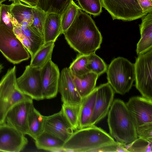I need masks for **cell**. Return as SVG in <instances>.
Wrapping results in <instances>:
<instances>
[{
	"label": "cell",
	"mask_w": 152,
	"mask_h": 152,
	"mask_svg": "<svg viewBox=\"0 0 152 152\" xmlns=\"http://www.w3.org/2000/svg\"><path fill=\"white\" fill-rule=\"evenodd\" d=\"M16 86L22 93L32 99H44L41 76V68L26 66L23 74L16 79Z\"/></svg>",
	"instance_id": "10"
},
{
	"label": "cell",
	"mask_w": 152,
	"mask_h": 152,
	"mask_svg": "<svg viewBox=\"0 0 152 152\" xmlns=\"http://www.w3.org/2000/svg\"><path fill=\"white\" fill-rule=\"evenodd\" d=\"M96 95V88L83 98L80 104L77 129L90 126Z\"/></svg>",
	"instance_id": "19"
},
{
	"label": "cell",
	"mask_w": 152,
	"mask_h": 152,
	"mask_svg": "<svg viewBox=\"0 0 152 152\" xmlns=\"http://www.w3.org/2000/svg\"><path fill=\"white\" fill-rule=\"evenodd\" d=\"M62 34L61 15L53 13L47 14L43 28L45 43L55 42Z\"/></svg>",
	"instance_id": "20"
},
{
	"label": "cell",
	"mask_w": 152,
	"mask_h": 152,
	"mask_svg": "<svg viewBox=\"0 0 152 152\" xmlns=\"http://www.w3.org/2000/svg\"><path fill=\"white\" fill-rule=\"evenodd\" d=\"M134 64L135 86L142 96L152 100V49L138 56Z\"/></svg>",
	"instance_id": "8"
},
{
	"label": "cell",
	"mask_w": 152,
	"mask_h": 152,
	"mask_svg": "<svg viewBox=\"0 0 152 152\" xmlns=\"http://www.w3.org/2000/svg\"><path fill=\"white\" fill-rule=\"evenodd\" d=\"M141 18L142 22L139 25L141 37L136 49L138 56L152 49V13Z\"/></svg>",
	"instance_id": "18"
},
{
	"label": "cell",
	"mask_w": 152,
	"mask_h": 152,
	"mask_svg": "<svg viewBox=\"0 0 152 152\" xmlns=\"http://www.w3.org/2000/svg\"><path fill=\"white\" fill-rule=\"evenodd\" d=\"M14 32L30 53L31 58L45 43L43 37L35 31L30 26L23 30L14 27Z\"/></svg>",
	"instance_id": "17"
},
{
	"label": "cell",
	"mask_w": 152,
	"mask_h": 152,
	"mask_svg": "<svg viewBox=\"0 0 152 152\" xmlns=\"http://www.w3.org/2000/svg\"><path fill=\"white\" fill-rule=\"evenodd\" d=\"M73 131L61 109L51 115L44 116V131L64 142L73 133Z\"/></svg>",
	"instance_id": "14"
},
{
	"label": "cell",
	"mask_w": 152,
	"mask_h": 152,
	"mask_svg": "<svg viewBox=\"0 0 152 152\" xmlns=\"http://www.w3.org/2000/svg\"><path fill=\"white\" fill-rule=\"evenodd\" d=\"M115 142L110 134L94 125L76 130L64 142L62 150L64 151L96 152Z\"/></svg>",
	"instance_id": "3"
},
{
	"label": "cell",
	"mask_w": 152,
	"mask_h": 152,
	"mask_svg": "<svg viewBox=\"0 0 152 152\" xmlns=\"http://www.w3.org/2000/svg\"><path fill=\"white\" fill-rule=\"evenodd\" d=\"M25 135L6 123L0 124V151H20L28 142Z\"/></svg>",
	"instance_id": "12"
},
{
	"label": "cell",
	"mask_w": 152,
	"mask_h": 152,
	"mask_svg": "<svg viewBox=\"0 0 152 152\" xmlns=\"http://www.w3.org/2000/svg\"><path fill=\"white\" fill-rule=\"evenodd\" d=\"M60 74L57 65L51 59L41 68L42 96L44 99L56 97L58 92Z\"/></svg>",
	"instance_id": "13"
},
{
	"label": "cell",
	"mask_w": 152,
	"mask_h": 152,
	"mask_svg": "<svg viewBox=\"0 0 152 152\" xmlns=\"http://www.w3.org/2000/svg\"><path fill=\"white\" fill-rule=\"evenodd\" d=\"M58 91L61 95L63 104L73 105L80 104L82 98L77 91L68 68H64L61 71Z\"/></svg>",
	"instance_id": "15"
},
{
	"label": "cell",
	"mask_w": 152,
	"mask_h": 152,
	"mask_svg": "<svg viewBox=\"0 0 152 152\" xmlns=\"http://www.w3.org/2000/svg\"><path fill=\"white\" fill-rule=\"evenodd\" d=\"M72 0H38V8L47 14L53 13L60 15L68 7Z\"/></svg>",
	"instance_id": "25"
},
{
	"label": "cell",
	"mask_w": 152,
	"mask_h": 152,
	"mask_svg": "<svg viewBox=\"0 0 152 152\" xmlns=\"http://www.w3.org/2000/svg\"><path fill=\"white\" fill-rule=\"evenodd\" d=\"M34 140L35 145L38 149L50 151H63L64 142L44 131Z\"/></svg>",
	"instance_id": "23"
},
{
	"label": "cell",
	"mask_w": 152,
	"mask_h": 152,
	"mask_svg": "<svg viewBox=\"0 0 152 152\" xmlns=\"http://www.w3.org/2000/svg\"><path fill=\"white\" fill-rule=\"evenodd\" d=\"M81 9L77 5L73 0H72L69 6L61 15L62 34H63L71 25L78 11Z\"/></svg>",
	"instance_id": "27"
},
{
	"label": "cell",
	"mask_w": 152,
	"mask_h": 152,
	"mask_svg": "<svg viewBox=\"0 0 152 152\" xmlns=\"http://www.w3.org/2000/svg\"><path fill=\"white\" fill-rule=\"evenodd\" d=\"M138 137L152 142V100L142 96L131 97L126 103Z\"/></svg>",
	"instance_id": "5"
},
{
	"label": "cell",
	"mask_w": 152,
	"mask_h": 152,
	"mask_svg": "<svg viewBox=\"0 0 152 152\" xmlns=\"http://www.w3.org/2000/svg\"><path fill=\"white\" fill-rule=\"evenodd\" d=\"M16 67L7 71L0 81V125L5 123L9 110L16 104L24 101L33 102L29 96L17 88Z\"/></svg>",
	"instance_id": "6"
},
{
	"label": "cell",
	"mask_w": 152,
	"mask_h": 152,
	"mask_svg": "<svg viewBox=\"0 0 152 152\" xmlns=\"http://www.w3.org/2000/svg\"><path fill=\"white\" fill-rule=\"evenodd\" d=\"M72 77L81 98L85 97L95 88L99 76L90 72L81 76H77L71 72Z\"/></svg>",
	"instance_id": "21"
},
{
	"label": "cell",
	"mask_w": 152,
	"mask_h": 152,
	"mask_svg": "<svg viewBox=\"0 0 152 152\" xmlns=\"http://www.w3.org/2000/svg\"><path fill=\"white\" fill-rule=\"evenodd\" d=\"M102 7L111 15L113 20L131 21L141 18L143 12L137 0H101Z\"/></svg>",
	"instance_id": "9"
},
{
	"label": "cell",
	"mask_w": 152,
	"mask_h": 152,
	"mask_svg": "<svg viewBox=\"0 0 152 152\" xmlns=\"http://www.w3.org/2000/svg\"><path fill=\"white\" fill-rule=\"evenodd\" d=\"M63 34L70 46L79 53L88 55L100 48L102 34L90 16L79 10L74 21Z\"/></svg>",
	"instance_id": "1"
},
{
	"label": "cell",
	"mask_w": 152,
	"mask_h": 152,
	"mask_svg": "<svg viewBox=\"0 0 152 152\" xmlns=\"http://www.w3.org/2000/svg\"><path fill=\"white\" fill-rule=\"evenodd\" d=\"M88 55L79 53L68 68L72 73L81 76L91 72L87 67Z\"/></svg>",
	"instance_id": "28"
},
{
	"label": "cell",
	"mask_w": 152,
	"mask_h": 152,
	"mask_svg": "<svg viewBox=\"0 0 152 152\" xmlns=\"http://www.w3.org/2000/svg\"><path fill=\"white\" fill-rule=\"evenodd\" d=\"M32 103L33 102L24 101L15 105L8 112L5 123L24 134H27L28 114Z\"/></svg>",
	"instance_id": "16"
},
{
	"label": "cell",
	"mask_w": 152,
	"mask_h": 152,
	"mask_svg": "<svg viewBox=\"0 0 152 152\" xmlns=\"http://www.w3.org/2000/svg\"><path fill=\"white\" fill-rule=\"evenodd\" d=\"M96 88V99L90 126L95 125L107 115L114 100L115 92L108 83Z\"/></svg>",
	"instance_id": "11"
},
{
	"label": "cell",
	"mask_w": 152,
	"mask_h": 152,
	"mask_svg": "<svg viewBox=\"0 0 152 152\" xmlns=\"http://www.w3.org/2000/svg\"><path fill=\"white\" fill-rule=\"evenodd\" d=\"M11 6V4H0V25L13 30L14 26L12 22L13 17L10 11Z\"/></svg>",
	"instance_id": "34"
},
{
	"label": "cell",
	"mask_w": 152,
	"mask_h": 152,
	"mask_svg": "<svg viewBox=\"0 0 152 152\" xmlns=\"http://www.w3.org/2000/svg\"><path fill=\"white\" fill-rule=\"evenodd\" d=\"M0 51L14 64L28 60L29 53L17 37L13 30L0 25Z\"/></svg>",
	"instance_id": "7"
},
{
	"label": "cell",
	"mask_w": 152,
	"mask_h": 152,
	"mask_svg": "<svg viewBox=\"0 0 152 152\" xmlns=\"http://www.w3.org/2000/svg\"><path fill=\"white\" fill-rule=\"evenodd\" d=\"M107 115L110 134L116 141L127 145L138 138L131 114L123 100L114 99Z\"/></svg>",
	"instance_id": "2"
},
{
	"label": "cell",
	"mask_w": 152,
	"mask_h": 152,
	"mask_svg": "<svg viewBox=\"0 0 152 152\" xmlns=\"http://www.w3.org/2000/svg\"><path fill=\"white\" fill-rule=\"evenodd\" d=\"M33 20L31 27L43 37V28L47 14L37 7H33Z\"/></svg>",
	"instance_id": "31"
},
{
	"label": "cell",
	"mask_w": 152,
	"mask_h": 152,
	"mask_svg": "<svg viewBox=\"0 0 152 152\" xmlns=\"http://www.w3.org/2000/svg\"><path fill=\"white\" fill-rule=\"evenodd\" d=\"M106 72L107 83L115 92L124 95L129 92L135 81L134 64L118 57L111 61Z\"/></svg>",
	"instance_id": "4"
},
{
	"label": "cell",
	"mask_w": 152,
	"mask_h": 152,
	"mask_svg": "<svg viewBox=\"0 0 152 152\" xmlns=\"http://www.w3.org/2000/svg\"><path fill=\"white\" fill-rule=\"evenodd\" d=\"M27 134L34 140L44 131V116L34 107L33 103L30 106L28 117Z\"/></svg>",
	"instance_id": "22"
},
{
	"label": "cell",
	"mask_w": 152,
	"mask_h": 152,
	"mask_svg": "<svg viewBox=\"0 0 152 152\" xmlns=\"http://www.w3.org/2000/svg\"><path fill=\"white\" fill-rule=\"evenodd\" d=\"M80 104L73 105L63 103L62 105L61 109L73 130L77 129Z\"/></svg>",
	"instance_id": "30"
},
{
	"label": "cell",
	"mask_w": 152,
	"mask_h": 152,
	"mask_svg": "<svg viewBox=\"0 0 152 152\" xmlns=\"http://www.w3.org/2000/svg\"><path fill=\"white\" fill-rule=\"evenodd\" d=\"M6 0H0V4H1L3 2Z\"/></svg>",
	"instance_id": "39"
},
{
	"label": "cell",
	"mask_w": 152,
	"mask_h": 152,
	"mask_svg": "<svg viewBox=\"0 0 152 152\" xmlns=\"http://www.w3.org/2000/svg\"><path fill=\"white\" fill-rule=\"evenodd\" d=\"M88 57L87 67L91 72L99 76L106 72L107 67V64L95 53L88 55Z\"/></svg>",
	"instance_id": "29"
},
{
	"label": "cell",
	"mask_w": 152,
	"mask_h": 152,
	"mask_svg": "<svg viewBox=\"0 0 152 152\" xmlns=\"http://www.w3.org/2000/svg\"><path fill=\"white\" fill-rule=\"evenodd\" d=\"M81 9L94 17L100 15L102 7L101 0H77Z\"/></svg>",
	"instance_id": "32"
},
{
	"label": "cell",
	"mask_w": 152,
	"mask_h": 152,
	"mask_svg": "<svg viewBox=\"0 0 152 152\" xmlns=\"http://www.w3.org/2000/svg\"><path fill=\"white\" fill-rule=\"evenodd\" d=\"M11 5V15L18 24L21 25L23 22L26 21L32 24L33 18V7L24 5L21 2L12 3Z\"/></svg>",
	"instance_id": "24"
},
{
	"label": "cell",
	"mask_w": 152,
	"mask_h": 152,
	"mask_svg": "<svg viewBox=\"0 0 152 152\" xmlns=\"http://www.w3.org/2000/svg\"><path fill=\"white\" fill-rule=\"evenodd\" d=\"M152 143L144 138L138 137L126 145V148L127 152H152Z\"/></svg>",
	"instance_id": "33"
},
{
	"label": "cell",
	"mask_w": 152,
	"mask_h": 152,
	"mask_svg": "<svg viewBox=\"0 0 152 152\" xmlns=\"http://www.w3.org/2000/svg\"><path fill=\"white\" fill-rule=\"evenodd\" d=\"M54 42H50L44 43L31 58L30 65L41 68L48 60L51 59Z\"/></svg>",
	"instance_id": "26"
},
{
	"label": "cell",
	"mask_w": 152,
	"mask_h": 152,
	"mask_svg": "<svg viewBox=\"0 0 152 152\" xmlns=\"http://www.w3.org/2000/svg\"><path fill=\"white\" fill-rule=\"evenodd\" d=\"M38 0H24L23 3L32 7H36Z\"/></svg>",
	"instance_id": "36"
},
{
	"label": "cell",
	"mask_w": 152,
	"mask_h": 152,
	"mask_svg": "<svg viewBox=\"0 0 152 152\" xmlns=\"http://www.w3.org/2000/svg\"><path fill=\"white\" fill-rule=\"evenodd\" d=\"M9 1H12V3L15 4L21 2H23L24 0H9Z\"/></svg>",
	"instance_id": "37"
},
{
	"label": "cell",
	"mask_w": 152,
	"mask_h": 152,
	"mask_svg": "<svg viewBox=\"0 0 152 152\" xmlns=\"http://www.w3.org/2000/svg\"><path fill=\"white\" fill-rule=\"evenodd\" d=\"M142 12L148 14L152 13V0H137Z\"/></svg>",
	"instance_id": "35"
},
{
	"label": "cell",
	"mask_w": 152,
	"mask_h": 152,
	"mask_svg": "<svg viewBox=\"0 0 152 152\" xmlns=\"http://www.w3.org/2000/svg\"><path fill=\"white\" fill-rule=\"evenodd\" d=\"M3 68V66L0 63V73H1L2 69Z\"/></svg>",
	"instance_id": "38"
}]
</instances>
